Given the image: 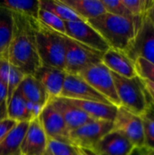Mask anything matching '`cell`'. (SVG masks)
<instances>
[{
    "instance_id": "obj_1",
    "label": "cell",
    "mask_w": 154,
    "mask_h": 155,
    "mask_svg": "<svg viewBox=\"0 0 154 155\" xmlns=\"http://www.w3.org/2000/svg\"><path fill=\"white\" fill-rule=\"evenodd\" d=\"M13 14V35L5 58L25 75L34 74L41 66L37 53L34 19Z\"/></svg>"
},
{
    "instance_id": "obj_2",
    "label": "cell",
    "mask_w": 154,
    "mask_h": 155,
    "mask_svg": "<svg viewBox=\"0 0 154 155\" xmlns=\"http://www.w3.org/2000/svg\"><path fill=\"white\" fill-rule=\"evenodd\" d=\"M142 18H127L109 13L87 21L93 27L110 48L127 54L134 42L142 25Z\"/></svg>"
},
{
    "instance_id": "obj_3",
    "label": "cell",
    "mask_w": 154,
    "mask_h": 155,
    "mask_svg": "<svg viewBox=\"0 0 154 155\" xmlns=\"http://www.w3.org/2000/svg\"><path fill=\"white\" fill-rule=\"evenodd\" d=\"M34 30L41 65L64 70V35L47 28L37 20L34 21Z\"/></svg>"
},
{
    "instance_id": "obj_4",
    "label": "cell",
    "mask_w": 154,
    "mask_h": 155,
    "mask_svg": "<svg viewBox=\"0 0 154 155\" xmlns=\"http://www.w3.org/2000/svg\"><path fill=\"white\" fill-rule=\"evenodd\" d=\"M120 106L130 112L143 115L148 109L149 98L138 76L125 78L112 72Z\"/></svg>"
},
{
    "instance_id": "obj_5",
    "label": "cell",
    "mask_w": 154,
    "mask_h": 155,
    "mask_svg": "<svg viewBox=\"0 0 154 155\" xmlns=\"http://www.w3.org/2000/svg\"><path fill=\"white\" fill-rule=\"evenodd\" d=\"M64 71L66 74H78L84 69L93 64L102 63L103 53L91 49L66 35H64Z\"/></svg>"
},
{
    "instance_id": "obj_6",
    "label": "cell",
    "mask_w": 154,
    "mask_h": 155,
    "mask_svg": "<svg viewBox=\"0 0 154 155\" xmlns=\"http://www.w3.org/2000/svg\"><path fill=\"white\" fill-rule=\"evenodd\" d=\"M78 75L96 92L105 97L112 104L117 107L120 106L112 72L103 63L93 64L84 69L80 72Z\"/></svg>"
},
{
    "instance_id": "obj_7",
    "label": "cell",
    "mask_w": 154,
    "mask_h": 155,
    "mask_svg": "<svg viewBox=\"0 0 154 155\" xmlns=\"http://www.w3.org/2000/svg\"><path fill=\"white\" fill-rule=\"evenodd\" d=\"M113 123V130L124 135L134 147L144 146L143 125L140 115L130 112L123 106H119Z\"/></svg>"
},
{
    "instance_id": "obj_8",
    "label": "cell",
    "mask_w": 154,
    "mask_h": 155,
    "mask_svg": "<svg viewBox=\"0 0 154 155\" xmlns=\"http://www.w3.org/2000/svg\"><path fill=\"white\" fill-rule=\"evenodd\" d=\"M113 123L93 120L70 133L72 144L78 148L93 149L108 133L113 131Z\"/></svg>"
},
{
    "instance_id": "obj_9",
    "label": "cell",
    "mask_w": 154,
    "mask_h": 155,
    "mask_svg": "<svg viewBox=\"0 0 154 155\" xmlns=\"http://www.w3.org/2000/svg\"><path fill=\"white\" fill-rule=\"evenodd\" d=\"M66 36L100 53L106 52L110 47L100 34L86 21L65 22Z\"/></svg>"
},
{
    "instance_id": "obj_10",
    "label": "cell",
    "mask_w": 154,
    "mask_h": 155,
    "mask_svg": "<svg viewBox=\"0 0 154 155\" xmlns=\"http://www.w3.org/2000/svg\"><path fill=\"white\" fill-rule=\"evenodd\" d=\"M134 61L141 57L154 64V25L145 15L130 51L126 54Z\"/></svg>"
},
{
    "instance_id": "obj_11",
    "label": "cell",
    "mask_w": 154,
    "mask_h": 155,
    "mask_svg": "<svg viewBox=\"0 0 154 155\" xmlns=\"http://www.w3.org/2000/svg\"><path fill=\"white\" fill-rule=\"evenodd\" d=\"M38 119L48 139L72 144L69 129L60 113L50 102L44 107Z\"/></svg>"
},
{
    "instance_id": "obj_12",
    "label": "cell",
    "mask_w": 154,
    "mask_h": 155,
    "mask_svg": "<svg viewBox=\"0 0 154 155\" xmlns=\"http://www.w3.org/2000/svg\"><path fill=\"white\" fill-rule=\"evenodd\" d=\"M60 97L71 100L93 101L112 104L105 97L96 92L78 74H66Z\"/></svg>"
},
{
    "instance_id": "obj_13",
    "label": "cell",
    "mask_w": 154,
    "mask_h": 155,
    "mask_svg": "<svg viewBox=\"0 0 154 155\" xmlns=\"http://www.w3.org/2000/svg\"><path fill=\"white\" fill-rule=\"evenodd\" d=\"M47 143L48 138L36 118L29 122L21 144V155H46Z\"/></svg>"
},
{
    "instance_id": "obj_14",
    "label": "cell",
    "mask_w": 154,
    "mask_h": 155,
    "mask_svg": "<svg viewBox=\"0 0 154 155\" xmlns=\"http://www.w3.org/2000/svg\"><path fill=\"white\" fill-rule=\"evenodd\" d=\"M66 74H67L64 70L41 65L33 75L45 89L51 100L60 97Z\"/></svg>"
},
{
    "instance_id": "obj_15",
    "label": "cell",
    "mask_w": 154,
    "mask_h": 155,
    "mask_svg": "<svg viewBox=\"0 0 154 155\" xmlns=\"http://www.w3.org/2000/svg\"><path fill=\"white\" fill-rule=\"evenodd\" d=\"M50 103L60 113L70 133L82 125L93 121V118L65 98H54L50 100Z\"/></svg>"
},
{
    "instance_id": "obj_16",
    "label": "cell",
    "mask_w": 154,
    "mask_h": 155,
    "mask_svg": "<svg viewBox=\"0 0 154 155\" xmlns=\"http://www.w3.org/2000/svg\"><path fill=\"white\" fill-rule=\"evenodd\" d=\"M134 146L122 134L111 131L93 148L99 155H130Z\"/></svg>"
},
{
    "instance_id": "obj_17",
    "label": "cell",
    "mask_w": 154,
    "mask_h": 155,
    "mask_svg": "<svg viewBox=\"0 0 154 155\" xmlns=\"http://www.w3.org/2000/svg\"><path fill=\"white\" fill-rule=\"evenodd\" d=\"M102 63L111 72L120 76L125 78H133L137 76L134 63L122 51L109 48L103 54Z\"/></svg>"
},
{
    "instance_id": "obj_18",
    "label": "cell",
    "mask_w": 154,
    "mask_h": 155,
    "mask_svg": "<svg viewBox=\"0 0 154 155\" xmlns=\"http://www.w3.org/2000/svg\"><path fill=\"white\" fill-rule=\"evenodd\" d=\"M71 104L80 108L86 114H88L93 120L98 121H109L113 122L118 107L109 104H103L100 102L83 101V100H71L67 99Z\"/></svg>"
},
{
    "instance_id": "obj_19",
    "label": "cell",
    "mask_w": 154,
    "mask_h": 155,
    "mask_svg": "<svg viewBox=\"0 0 154 155\" xmlns=\"http://www.w3.org/2000/svg\"><path fill=\"white\" fill-rule=\"evenodd\" d=\"M17 91L27 101L45 106L50 102V97L40 82L32 74L25 75Z\"/></svg>"
},
{
    "instance_id": "obj_20",
    "label": "cell",
    "mask_w": 154,
    "mask_h": 155,
    "mask_svg": "<svg viewBox=\"0 0 154 155\" xmlns=\"http://www.w3.org/2000/svg\"><path fill=\"white\" fill-rule=\"evenodd\" d=\"M74 13H76L83 20L89 21L96 18L106 10L102 0H62Z\"/></svg>"
},
{
    "instance_id": "obj_21",
    "label": "cell",
    "mask_w": 154,
    "mask_h": 155,
    "mask_svg": "<svg viewBox=\"0 0 154 155\" xmlns=\"http://www.w3.org/2000/svg\"><path fill=\"white\" fill-rule=\"evenodd\" d=\"M29 122L17 123L0 143V155H21V144Z\"/></svg>"
},
{
    "instance_id": "obj_22",
    "label": "cell",
    "mask_w": 154,
    "mask_h": 155,
    "mask_svg": "<svg viewBox=\"0 0 154 155\" xmlns=\"http://www.w3.org/2000/svg\"><path fill=\"white\" fill-rule=\"evenodd\" d=\"M0 6L8 11L37 20L40 9L39 0H6L0 1Z\"/></svg>"
},
{
    "instance_id": "obj_23",
    "label": "cell",
    "mask_w": 154,
    "mask_h": 155,
    "mask_svg": "<svg viewBox=\"0 0 154 155\" xmlns=\"http://www.w3.org/2000/svg\"><path fill=\"white\" fill-rule=\"evenodd\" d=\"M14 30L12 12L0 6V58H5Z\"/></svg>"
},
{
    "instance_id": "obj_24",
    "label": "cell",
    "mask_w": 154,
    "mask_h": 155,
    "mask_svg": "<svg viewBox=\"0 0 154 155\" xmlns=\"http://www.w3.org/2000/svg\"><path fill=\"white\" fill-rule=\"evenodd\" d=\"M39 4L40 8L53 13L64 22L84 21L62 0H39Z\"/></svg>"
},
{
    "instance_id": "obj_25",
    "label": "cell",
    "mask_w": 154,
    "mask_h": 155,
    "mask_svg": "<svg viewBox=\"0 0 154 155\" xmlns=\"http://www.w3.org/2000/svg\"><path fill=\"white\" fill-rule=\"evenodd\" d=\"M7 118L15 123L29 122L26 100L17 90L7 103Z\"/></svg>"
},
{
    "instance_id": "obj_26",
    "label": "cell",
    "mask_w": 154,
    "mask_h": 155,
    "mask_svg": "<svg viewBox=\"0 0 154 155\" xmlns=\"http://www.w3.org/2000/svg\"><path fill=\"white\" fill-rule=\"evenodd\" d=\"M37 21L46 26L47 28H50L61 35H66V27H65V22L61 20L59 17H57L53 13L40 8L38 11V15H37Z\"/></svg>"
},
{
    "instance_id": "obj_27",
    "label": "cell",
    "mask_w": 154,
    "mask_h": 155,
    "mask_svg": "<svg viewBox=\"0 0 154 155\" xmlns=\"http://www.w3.org/2000/svg\"><path fill=\"white\" fill-rule=\"evenodd\" d=\"M141 118L143 125L144 147L154 151V113L148 107L147 111L141 115Z\"/></svg>"
},
{
    "instance_id": "obj_28",
    "label": "cell",
    "mask_w": 154,
    "mask_h": 155,
    "mask_svg": "<svg viewBox=\"0 0 154 155\" xmlns=\"http://www.w3.org/2000/svg\"><path fill=\"white\" fill-rule=\"evenodd\" d=\"M46 155H80L77 147L48 139Z\"/></svg>"
},
{
    "instance_id": "obj_29",
    "label": "cell",
    "mask_w": 154,
    "mask_h": 155,
    "mask_svg": "<svg viewBox=\"0 0 154 155\" xmlns=\"http://www.w3.org/2000/svg\"><path fill=\"white\" fill-rule=\"evenodd\" d=\"M136 74L140 78L147 79L154 83V64L143 58H137L134 61Z\"/></svg>"
},
{
    "instance_id": "obj_30",
    "label": "cell",
    "mask_w": 154,
    "mask_h": 155,
    "mask_svg": "<svg viewBox=\"0 0 154 155\" xmlns=\"http://www.w3.org/2000/svg\"><path fill=\"white\" fill-rule=\"evenodd\" d=\"M129 13L135 18L143 17L148 10V0H122Z\"/></svg>"
},
{
    "instance_id": "obj_31",
    "label": "cell",
    "mask_w": 154,
    "mask_h": 155,
    "mask_svg": "<svg viewBox=\"0 0 154 155\" xmlns=\"http://www.w3.org/2000/svg\"><path fill=\"white\" fill-rule=\"evenodd\" d=\"M102 2L104 5L106 13L127 18H135L126 9L122 0H102Z\"/></svg>"
},
{
    "instance_id": "obj_32",
    "label": "cell",
    "mask_w": 154,
    "mask_h": 155,
    "mask_svg": "<svg viewBox=\"0 0 154 155\" xmlns=\"http://www.w3.org/2000/svg\"><path fill=\"white\" fill-rule=\"evenodd\" d=\"M25 77V74L16 67L11 65L10 66V73L8 77V83H7V100L6 104L14 93L17 90L19 84H21L23 78Z\"/></svg>"
},
{
    "instance_id": "obj_33",
    "label": "cell",
    "mask_w": 154,
    "mask_h": 155,
    "mask_svg": "<svg viewBox=\"0 0 154 155\" xmlns=\"http://www.w3.org/2000/svg\"><path fill=\"white\" fill-rule=\"evenodd\" d=\"M44 107V106H43L41 104H34V103L26 101V109H27V114H28V117H29V122L38 118L40 116Z\"/></svg>"
},
{
    "instance_id": "obj_34",
    "label": "cell",
    "mask_w": 154,
    "mask_h": 155,
    "mask_svg": "<svg viewBox=\"0 0 154 155\" xmlns=\"http://www.w3.org/2000/svg\"><path fill=\"white\" fill-rule=\"evenodd\" d=\"M17 123L10 120L8 118L0 121V143L4 140V138L8 134V133L15 126Z\"/></svg>"
},
{
    "instance_id": "obj_35",
    "label": "cell",
    "mask_w": 154,
    "mask_h": 155,
    "mask_svg": "<svg viewBox=\"0 0 154 155\" xmlns=\"http://www.w3.org/2000/svg\"><path fill=\"white\" fill-rule=\"evenodd\" d=\"M140 80H141L142 84L149 97L150 102L154 105V83L147 80V79H143V78H140Z\"/></svg>"
},
{
    "instance_id": "obj_36",
    "label": "cell",
    "mask_w": 154,
    "mask_h": 155,
    "mask_svg": "<svg viewBox=\"0 0 154 155\" xmlns=\"http://www.w3.org/2000/svg\"><path fill=\"white\" fill-rule=\"evenodd\" d=\"M7 118V104L6 102L0 101V121Z\"/></svg>"
},
{
    "instance_id": "obj_37",
    "label": "cell",
    "mask_w": 154,
    "mask_h": 155,
    "mask_svg": "<svg viewBox=\"0 0 154 155\" xmlns=\"http://www.w3.org/2000/svg\"><path fill=\"white\" fill-rule=\"evenodd\" d=\"M130 155H149V153H148V150L144 146H143V147H134L131 152Z\"/></svg>"
},
{
    "instance_id": "obj_38",
    "label": "cell",
    "mask_w": 154,
    "mask_h": 155,
    "mask_svg": "<svg viewBox=\"0 0 154 155\" xmlns=\"http://www.w3.org/2000/svg\"><path fill=\"white\" fill-rule=\"evenodd\" d=\"M146 15L148 16V18L152 21V23L154 25V7H151V8L147 11Z\"/></svg>"
},
{
    "instance_id": "obj_39",
    "label": "cell",
    "mask_w": 154,
    "mask_h": 155,
    "mask_svg": "<svg viewBox=\"0 0 154 155\" xmlns=\"http://www.w3.org/2000/svg\"><path fill=\"white\" fill-rule=\"evenodd\" d=\"M148 98H149V97H148ZM148 107H149V108H150V109H151V110H152V111L154 113V105L152 104V103H151V102H150V100H149V106H148Z\"/></svg>"
},
{
    "instance_id": "obj_40",
    "label": "cell",
    "mask_w": 154,
    "mask_h": 155,
    "mask_svg": "<svg viewBox=\"0 0 154 155\" xmlns=\"http://www.w3.org/2000/svg\"><path fill=\"white\" fill-rule=\"evenodd\" d=\"M147 149V148H146ZM148 150V149H147ZM148 153L149 155H154V151H151V150H148Z\"/></svg>"
}]
</instances>
